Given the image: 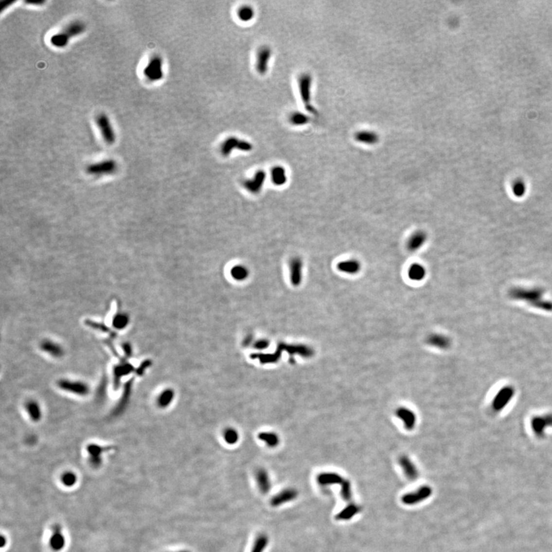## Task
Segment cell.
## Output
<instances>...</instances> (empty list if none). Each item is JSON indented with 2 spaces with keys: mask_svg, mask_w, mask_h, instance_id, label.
Instances as JSON below:
<instances>
[{
  "mask_svg": "<svg viewBox=\"0 0 552 552\" xmlns=\"http://www.w3.org/2000/svg\"><path fill=\"white\" fill-rule=\"evenodd\" d=\"M397 416L404 421L408 428H412L414 425L415 416L409 410L401 409L397 411Z\"/></svg>",
  "mask_w": 552,
  "mask_h": 552,
  "instance_id": "cell-30",
  "label": "cell"
},
{
  "mask_svg": "<svg viewBox=\"0 0 552 552\" xmlns=\"http://www.w3.org/2000/svg\"><path fill=\"white\" fill-rule=\"evenodd\" d=\"M29 4H34V2H29ZM42 3H43V2H36V4H42Z\"/></svg>",
  "mask_w": 552,
  "mask_h": 552,
  "instance_id": "cell-43",
  "label": "cell"
},
{
  "mask_svg": "<svg viewBox=\"0 0 552 552\" xmlns=\"http://www.w3.org/2000/svg\"><path fill=\"white\" fill-rule=\"evenodd\" d=\"M268 345H269V342H268V340H267V339H262V340H258V341H256V342L254 344V347L258 350L266 349V348H268Z\"/></svg>",
  "mask_w": 552,
  "mask_h": 552,
  "instance_id": "cell-40",
  "label": "cell"
},
{
  "mask_svg": "<svg viewBox=\"0 0 552 552\" xmlns=\"http://www.w3.org/2000/svg\"><path fill=\"white\" fill-rule=\"evenodd\" d=\"M252 148L253 146L248 141L236 137H230L221 144L220 152L223 157H228L232 152V150H238L243 152H249Z\"/></svg>",
  "mask_w": 552,
  "mask_h": 552,
  "instance_id": "cell-4",
  "label": "cell"
},
{
  "mask_svg": "<svg viewBox=\"0 0 552 552\" xmlns=\"http://www.w3.org/2000/svg\"><path fill=\"white\" fill-rule=\"evenodd\" d=\"M62 481L66 486H72L76 482L77 477L72 472H66L62 475Z\"/></svg>",
  "mask_w": 552,
  "mask_h": 552,
  "instance_id": "cell-37",
  "label": "cell"
},
{
  "mask_svg": "<svg viewBox=\"0 0 552 552\" xmlns=\"http://www.w3.org/2000/svg\"><path fill=\"white\" fill-rule=\"evenodd\" d=\"M430 493V489L427 487H423L419 489L416 493H410L408 496H404V501L406 504H414L427 498Z\"/></svg>",
  "mask_w": 552,
  "mask_h": 552,
  "instance_id": "cell-22",
  "label": "cell"
},
{
  "mask_svg": "<svg viewBox=\"0 0 552 552\" xmlns=\"http://www.w3.org/2000/svg\"><path fill=\"white\" fill-rule=\"evenodd\" d=\"M427 234L424 230H417L410 235L408 239L407 248L410 252H416L424 247L427 241Z\"/></svg>",
  "mask_w": 552,
  "mask_h": 552,
  "instance_id": "cell-10",
  "label": "cell"
},
{
  "mask_svg": "<svg viewBox=\"0 0 552 552\" xmlns=\"http://www.w3.org/2000/svg\"><path fill=\"white\" fill-rule=\"evenodd\" d=\"M278 349L280 350L281 351H287L291 355H299L301 356L304 357H312L313 355V351L311 348H308V346L303 345V344H282L278 346Z\"/></svg>",
  "mask_w": 552,
  "mask_h": 552,
  "instance_id": "cell-12",
  "label": "cell"
},
{
  "mask_svg": "<svg viewBox=\"0 0 552 552\" xmlns=\"http://www.w3.org/2000/svg\"><path fill=\"white\" fill-rule=\"evenodd\" d=\"M288 122L295 127H300L307 125L309 122V118L303 113L295 111L290 114L288 117Z\"/></svg>",
  "mask_w": 552,
  "mask_h": 552,
  "instance_id": "cell-27",
  "label": "cell"
},
{
  "mask_svg": "<svg viewBox=\"0 0 552 552\" xmlns=\"http://www.w3.org/2000/svg\"><path fill=\"white\" fill-rule=\"evenodd\" d=\"M25 408L29 418L31 419L33 422H38L42 418V408L36 400H28Z\"/></svg>",
  "mask_w": 552,
  "mask_h": 552,
  "instance_id": "cell-19",
  "label": "cell"
},
{
  "mask_svg": "<svg viewBox=\"0 0 552 552\" xmlns=\"http://www.w3.org/2000/svg\"><path fill=\"white\" fill-rule=\"evenodd\" d=\"M526 191V186L522 179H516L513 184V192L517 197L523 196Z\"/></svg>",
  "mask_w": 552,
  "mask_h": 552,
  "instance_id": "cell-36",
  "label": "cell"
},
{
  "mask_svg": "<svg viewBox=\"0 0 552 552\" xmlns=\"http://www.w3.org/2000/svg\"><path fill=\"white\" fill-rule=\"evenodd\" d=\"M303 262L300 258H294L290 263V279L291 283L295 287L299 286L303 282Z\"/></svg>",
  "mask_w": 552,
  "mask_h": 552,
  "instance_id": "cell-11",
  "label": "cell"
},
{
  "mask_svg": "<svg viewBox=\"0 0 552 552\" xmlns=\"http://www.w3.org/2000/svg\"><path fill=\"white\" fill-rule=\"evenodd\" d=\"M272 179L276 186H283L287 181L286 171L284 167L277 166L272 170Z\"/></svg>",
  "mask_w": 552,
  "mask_h": 552,
  "instance_id": "cell-24",
  "label": "cell"
},
{
  "mask_svg": "<svg viewBox=\"0 0 552 552\" xmlns=\"http://www.w3.org/2000/svg\"><path fill=\"white\" fill-rule=\"evenodd\" d=\"M123 348L125 349V353L127 354V355H130L132 351H131L130 344H124Z\"/></svg>",
  "mask_w": 552,
  "mask_h": 552,
  "instance_id": "cell-41",
  "label": "cell"
},
{
  "mask_svg": "<svg viewBox=\"0 0 552 552\" xmlns=\"http://www.w3.org/2000/svg\"><path fill=\"white\" fill-rule=\"evenodd\" d=\"M298 492L293 489H287L282 491L279 494L274 496L271 500V505L274 507L279 506L283 504L292 501L297 498Z\"/></svg>",
  "mask_w": 552,
  "mask_h": 552,
  "instance_id": "cell-15",
  "label": "cell"
},
{
  "mask_svg": "<svg viewBox=\"0 0 552 552\" xmlns=\"http://www.w3.org/2000/svg\"><path fill=\"white\" fill-rule=\"evenodd\" d=\"M116 168V164L113 160H105L101 163L90 165L88 171L93 174H110Z\"/></svg>",
  "mask_w": 552,
  "mask_h": 552,
  "instance_id": "cell-17",
  "label": "cell"
},
{
  "mask_svg": "<svg viewBox=\"0 0 552 552\" xmlns=\"http://www.w3.org/2000/svg\"><path fill=\"white\" fill-rule=\"evenodd\" d=\"M163 59L159 55H154L150 58L147 66L143 70L145 78L150 82H158L163 78Z\"/></svg>",
  "mask_w": 552,
  "mask_h": 552,
  "instance_id": "cell-5",
  "label": "cell"
},
{
  "mask_svg": "<svg viewBox=\"0 0 552 552\" xmlns=\"http://www.w3.org/2000/svg\"><path fill=\"white\" fill-rule=\"evenodd\" d=\"M252 336H248V337L246 338V339H245V341H244V343H243V344H244L245 345L247 346V345H248L249 344H250V342H252Z\"/></svg>",
  "mask_w": 552,
  "mask_h": 552,
  "instance_id": "cell-42",
  "label": "cell"
},
{
  "mask_svg": "<svg viewBox=\"0 0 552 552\" xmlns=\"http://www.w3.org/2000/svg\"><path fill=\"white\" fill-rule=\"evenodd\" d=\"M281 352L282 351L278 349L277 351H275L273 354H255L251 356L252 358L259 359L263 364H271V363L277 362L281 357Z\"/></svg>",
  "mask_w": 552,
  "mask_h": 552,
  "instance_id": "cell-25",
  "label": "cell"
},
{
  "mask_svg": "<svg viewBox=\"0 0 552 552\" xmlns=\"http://www.w3.org/2000/svg\"><path fill=\"white\" fill-rule=\"evenodd\" d=\"M129 319L125 314H118L113 320V327L118 330L125 329L128 324Z\"/></svg>",
  "mask_w": 552,
  "mask_h": 552,
  "instance_id": "cell-34",
  "label": "cell"
},
{
  "mask_svg": "<svg viewBox=\"0 0 552 552\" xmlns=\"http://www.w3.org/2000/svg\"><path fill=\"white\" fill-rule=\"evenodd\" d=\"M340 476L335 473H323L318 476V481L321 485L334 484L340 481Z\"/></svg>",
  "mask_w": 552,
  "mask_h": 552,
  "instance_id": "cell-32",
  "label": "cell"
},
{
  "mask_svg": "<svg viewBox=\"0 0 552 552\" xmlns=\"http://www.w3.org/2000/svg\"><path fill=\"white\" fill-rule=\"evenodd\" d=\"M58 388L68 393H73L77 396H87L90 392L89 386L81 380L62 379L58 382Z\"/></svg>",
  "mask_w": 552,
  "mask_h": 552,
  "instance_id": "cell-6",
  "label": "cell"
},
{
  "mask_svg": "<svg viewBox=\"0 0 552 552\" xmlns=\"http://www.w3.org/2000/svg\"><path fill=\"white\" fill-rule=\"evenodd\" d=\"M258 437H259V440L265 442L269 447H275L279 445V436L272 432H263V433H259Z\"/></svg>",
  "mask_w": 552,
  "mask_h": 552,
  "instance_id": "cell-28",
  "label": "cell"
},
{
  "mask_svg": "<svg viewBox=\"0 0 552 552\" xmlns=\"http://www.w3.org/2000/svg\"><path fill=\"white\" fill-rule=\"evenodd\" d=\"M96 125L104 141L108 144H113L115 142V134L107 115L105 114H99L96 118Z\"/></svg>",
  "mask_w": 552,
  "mask_h": 552,
  "instance_id": "cell-8",
  "label": "cell"
},
{
  "mask_svg": "<svg viewBox=\"0 0 552 552\" xmlns=\"http://www.w3.org/2000/svg\"><path fill=\"white\" fill-rule=\"evenodd\" d=\"M65 539L64 534H62V529L59 525H55L53 528V534H52L49 544L52 549L54 551H59L63 549L65 546Z\"/></svg>",
  "mask_w": 552,
  "mask_h": 552,
  "instance_id": "cell-18",
  "label": "cell"
},
{
  "mask_svg": "<svg viewBox=\"0 0 552 552\" xmlns=\"http://www.w3.org/2000/svg\"><path fill=\"white\" fill-rule=\"evenodd\" d=\"M357 511H358V508L357 506H349L339 515V517L342 519H348V518H351L354 515L356 514Z\"/></svg>",
  "mask_w": 552,
  "mask_h": 552,
  "instance_id": "cell-38",
  "label": "cell"
},
{
  "mask_svg": "<svg viewBox=\"0 0 552 552\" xmlns=\"http://www.w3.org/2000/svg\"><path fill=\"white\" fill-rule=\"evenodd\" d=\"M267 178V174L264 170H258L255 173L253 178L245 180L243 186L252 194H258L260 192L261 189L264 184L265 180Z\"/></svg>",
  "mask_w": 552,
  "mask_h": 552,
  "instance_id": "cell-9",
  "label": "cell"
},
{
  "mask_svg": "<svg viewBox=\"0 0 552 552\" xmlns=\"http://www.w3.org/2000/svg\"><path fill=\"white\" fill-rule=\"evenodd\" d=\"M338 269L339 272L346 275H357L361 269V263L360 261L355 259L340 261L338 264Z\"/></svg>",
  "mask_w": 552,
  "mask_h": 552,
  "instance_id": "cell-13",
  "label": "cell"
},
{
  "mask_svg": "<svg viewBox=\"0 0 552 552\" xmlns=\"http://www.w3.org/2000/svg\"><path fill=\"white\" fill-rule=\"evenodd\" d=\"M237 17L241 22H249L253 19L255 17V11L252 6H243L239 8L237 10Z\"/></svg>",
  "mask_w": 552,
  "mask_h": 552,
  "instance_id": "cell-26",
  "label": "cell"
},
{
  "mask_svg": "<svg viewBox=\"0 0 552 552\" xmlns=\"http://www.w3.org/2000/svg\"><path fill=\"white\" fill-rule=\"evenodd\" d=\"M187 552V551H180V552Z\"/></svg>",
  "mask_w": 552,
  "mask_h": 552,
  "instance_id": "cell-44",
  "label": "cell"
},
{
  "mask_svg": "<svg viewBox=\"0 0 552 552\" xmlns=\"http://www.w3.org/2000/svg\"><path fill=\"white\" fill-rule=\"evenodd\" d=\"M255 479L261 492L263 494L268 493L271 489V481L267 471L263 469H259L255 475Z\"/></svg>",
  "mask_w": 552,
  "mask_h": 552,
  "instance_id": "cell-21",
  "label": "cell"
},
{
  "mask_svg": "<svg viewBox=\"0 0 552 552\" xmlns=\"http://www.w3.org/2000/svg\"><path fill=\"white\" fill-rule=\"evenodd\" d=\"M272 51L267 46H261L255 54V70L260 75H265L268 70V65L272 58Z\"/></svg>",
  "mask_w": 552,
  "mask_h": 552,
  "instance_id": "cell-7",
  "label": "cell"
},
{
  "mask_svg": "<svg viewBox=\"0 0 552 552\" xmlns=\"http://www.w3.org/2000/svg\"><path fill=\"white\" fill-rule=\"evenodd\" d=\"M312 77L308 74H302L298 79L299 94L304 107L308 112L315 114L316 110L312 104Z\"/></svg>",
  "mask_w": 552,
  "mask_h": 552,
  "instance_id": "cell-3",
  "label": "cell"
},
{
  "mask_svg": "<svg viewBox=\"0 0 552 552\" xmlns=\"http://www.w3.org/2000/svg\"><path fill=\"white\" fill-rule=\"evenodd\" d=\"M40 348L45 353L54 358H61L65 351L61 344L52 340H45L40 344Z\"/></svg>",
  "mask_w": 552,
  "mask_h": 552,
  "instance_id": "cell-14",
  "label": "cell"
},
{
  "mask_svg": "<svg viewBox=\"0 0 552 552\" xmlns=\"http://www.w3.org/2000/svg\"><path fill=\"white\" fill-rule=\"evenodd\" d=\"M268 538L267 535L265 534L259 535L255 540L251 552H263L268 545Z\"/></svg>",
  "mask_w": 552,
  "mask_h": 552,
  "instance_id": "cell-33",
  "label": "cell"
},
{
  "mask_svg": "<svg viewBox=\"0 0 552 552\" xmlns=\"http://www.w3.org/2000/svg\"><path fill=\"white\" fill-rule=\"evenodd\" d=\"M408 275L411 281L418 283L425 279L427 270L420 263H413L408 268Z\"/></svg>",
  "mask_w": 552,
  "mask_h": 552,
  "instance_id": "cell-20",
  "label": "cell"
},
{
  "mask_svg": "<svg viewBox=\"0 0 552 552\" xmlns=\"http://www.w3.org/2000/svg\"><path fill=\"white\" fill-rule=\"evenodd\" d=\"M400 460H401V461H400V465H401L403 469H404V473L409 477L410 480H415V479L416 478V476H418V473H417L416 467H415L413 463L410 461V460H408V458H406V457H404V458L401 459Z\"/></svg>",
  "mask_w": 552,
  "mask_h": 552,
  "instance_id": "cell-29",
  "label": "cell"
},
{
  "mask_svg": "<svg viewBox=\"0 0 552 552\" xmlns=\"http://www.w3.org/2000/svg\"><path fill=\"white\" fill-rule=\"evenodd\" d=\"M108 449H110V448L102 447V446L95 445V444H91V445L88 446V452H89V456H90L89 461H90V463L93 467H99L100 465L102 463V453L108 450Z\"/></svg>",
  "mask_w": 552,
  "mask_h": 552,
  "instance_id": "cell-16",
  "label": "cell"
},
{
  "mask_svg": "<svg viewBox=\"0 0 552 552\" xmlns=\"http://www.w3.org/2000/svg\"><path fill=\"white\" fill-rule=\"evenodd\" d=\"M544 290L540 288H514L509 292L510 297L516 300L525 301L535 308L552 311V303L543 299Z\"/></svg>",
  "mask_w": 552,
  "mask_h": 552,
  "instance_id": "cell-1",
  "label": "cell"
},
{
  "mask_svg": "<svg viewBox=\"0 0 552 552\" xmlns=\"http://www.w3.org/2000/svg\"><path fill=\"white\" fill-rule=\"evenodd\" d=\"M132 368H131L130 365L120 366V367H118V368L115 369L114 374H115V376H116L117 378H118V377H122V375H123V376L124 375H126V374L128 373V372L130 373V371H132Z\"/></svg>",
  "mask_w": 552,
  "mask_h": 552,
  "instance_id": "cell-39",
  "label": "cell"
},
{
  "mask_svg": "<svg viewBox=\"0 0 552 552\" xmlns=\"http://www.w3.org/2000/svg\"><path fill=\"white\" fill-rule=\"evenodd\" d=\"M248 268L243 266H235L231 269V275L236 281H243L248 278Z\"/></svg>",
  "mask_w": 552,
  "mask_h": 552,
  "instance_id": "cell-31",
  "label": "cell"
},
{
  "mask_svg": "<svg viewBox=\"0 0 552 552\" xmlns=\"http://www.w3.org/2000/svg\"><path fill=\"white\" fill-rule=\"evenodd\" d=\"M85 26L83 22L74 21L69 24L61 33L53 36L51 43L56 48H64L67 46L69 41L73 37L78 36L85 32Z\"/></svg>",
  "mask_w": 552,
  "mask_h": 552,
  "instance_id": "cell-2",
  "label": "cell"
},
{
  "mask_svg": "<svg viewBox=\"0 0 552 552\" xmlns=\"http://www.w3.org/2000/svg\"><path fill=\"white\" fill-rule=\"evenodd\" d=\"M174 398V390L168 389L164 390L162 391L161 393H160L159 396H158L157 399V404L160 408L164 409L170 406V404L173 402Z\"/></svg>",
  "mask_w": 552,
  "mask_h": 552,
  "instance_id": "cell-23",
  "label": "cell"
},
{
  "mask_svg": "<svg viewBox=\"0 0 552 552\" xmlns=\"http://www.w3.org/2000/svg\"><path fill=\"white\" fill-rule=\"evenodd\" d=\"M223 437H224L225 441L227 442V444L232 445V444H236L239 440V433L233 428H227V429H225L224 433H223Z\"/></svg>",
  "mask_w": 552,
  "mask_h": 552,
  "instance_id": "cell-35",
  "label": "cell"
}]
</instances>
